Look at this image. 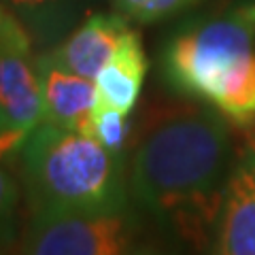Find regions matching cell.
Listing matches in <instances>:
<instances>
[{
  "label": "cell",
  "instance_id": "30bf717a",
  "mask_svg": "<svg viewBox=\"0 0 255 255\" xmlns=\"http://www.w3.org/2000/svg\"><path fill=\"white\" fill-rule=\"evenodd\" d=\"M28 28L36 43H55L81 17L85 0H0Z\"/></svg>",
  "mask_w": 255,
  "mask_h": 255
},
{
  "label": "cell",
  "instance_id": "ba28073f",
  "mask_svg": "<svg viewBox=\"0 0 255 255\" xmlns=\"http://www.w3.org/2000/svg\"><path fill=\"white\" fill-rule=\"evenodd\" d=\"M130 30L132 28L128 26L124 15L96 13L90 15L75 32H70L66 41L53 47L49 53L64 68L94 81Z\"/></svg>",
  "mask_w": 255,
  "mask_h": 255
},
{
  "label": "cell",
  "instance_id": "8fae6325",
  "mask_svg": "<svg viewBox=\"0 0 255 255\" xmlns=\"http://www.w3.org/2000/svg\"><path fill=\"white\" fill-rule=\"evenodd\" d=\"M130 113L115 109H94L81 128V134L98 140L102 147L115 151V153L124 151L128 138H130Z\"/></svg>",
  "mask_w": 255,
  "mask_h": 255
},
{
  "label": "cell",
  "instance_id": "7a4b0ae2",
  "mask_svg": "<svg viewBox=\"0 0 255 255\" xmlns=\"http://www.w3.org/2000/svg\"><path fill=\"white\" fill-rule=\"evenodd\" d=\"M255 6L174 34L162 75L174 92L206 100L238 126L255 122Z\"/></svg>",
  "mask_w": 255,
  "mask_h": 255
},
{
  "label": "cell",
  "instance_id": "6da1fadb",
  "mask_svg": "<svg viewBox=\"0 0 255 255\" xmlns=\"http://www.w3.org/2000/svg\"><path fill=\"white\" fill-rule=\"evenodd\" d=\"M230 157L228 122L219 111L164 107L140 130L128 187L142 209L170 223L183 238L209 243L232 170Z\"/></svg>",
  "mask_w": 255,
  "mask_h": 255
},
{
  "label": "cell",
  "instance_id": "3957f363",
  "mask_svg": "<svg viewBox=\"0 0 255 255\" xmlns=\"http://www.w3.org/2000/svg\"><path fill=\"white\" fill-rule=\"evenodd\" d=\"M19 157L32 215L126 209L130 187L124 155L81 132L41 122Z\"/></svg>",
  "mask_w": 255,
  "mask_h": 255
},
{
  "label": "cell",
  "instance_id": "277c9868",
  "mask_svg": "<svg viewBox=\"0 0 255 255\" xmlns=\"http://www.w3.org/2000/svg\"><path fill=\"white\" fill-rule=\"evenodd\" d=\"M138 243V228L122 211H62L32 215L19 253L119 255Z\"/></svg>",
  "mask_w": 255,
  "mask_h": 255
},
{
  "label": "cell",
  "instance_id": "9c48e42d",
  "mask_svg": "<svg viewBox=\"0 0 255 255\" xmlns=\"http://www.w3.org/2000/svg\"><path fill=\"white\" fill-rule=\"evenodd\" d=\"M147 68L149 64L140 34L136 30H130L113 53V58L102 66L96 77L98 100L94 109H115L132 113L142 90V81L147 77Z\"/></svg>",
  "mask_w": 255,
  "mask_h": 255
},
{
  "label": "cell",
  "instance_id": "8992f818",
  "mask_svg": "<svg viewBox=\"0 0 255 255\" xmlns=\"http://www.w3.org/2000/svg\"><path fill=\"white\" fill-rule=\"evenodd\" d=\"M213 245L223 255H255V151L230 170Z\"/></svg>",
  "mask_w": 255,
  "mask_h": 255
},
{
  "label": "cell",
  "instance_id": "52a82bcc",
  "mask_svg": "<svg viewBox=\"0 0 255 255\" xmlns=\"http://www.w3.org/2000/svg\"><path fill=\"white\" fill-rule=\"evenodd\" d=\"M36 75L41 83L43 122L81 132L98 100L96 83L64 68L49 51L36 55Z\"/></svg>",
  "mask_w": 255,
  "mask_h": 255
},
{
  "label": "cell",
  "instance_id": "5b68a950",
  "mask_svg": "<svg viewBox=\"0 0 255 255\" xmlns=\"http://www.w3.org/2000/svg\"><path fill=\"white\" fill-rule=\"evenodd\" d=\"M32 34L0 2V134L30 132L43 122L41 83Z\"/></svg>",
  "mask_w": 255,
  "mask_h": 255
},
{
  "label": "cell",
  "instance_id": "7c38bea8",
  "mask_svg": "<svg viewBox=\"0 0 255 255\" xmlns=\"http://www.w3.org/2000/svg\"><path fill=\"white\" fill-rule=\"evenodd\" d=\"M19 183L13 172L0 166V249H6L17 238V209H19Z\"/></svg>",
  "mask_w": 255,
  "mask_h": 255
},
{
  "label": "cell",
  "instance_id": "5bb4252c",
  "mask_svg": "<svg viewBox=\"0 0 255 255\" xmlns=\"http://www.w3.org/2000/svg\"><path fill=\"white\" fill-rule=\"evenodd\" d=\"M142 2H145V0H113V9H115V13L124 15L126 19H134V15H136Z\"/></svg>",
  "mask_w": 255,
  "mask_h": 255
},
{
  "label": "cell",
  "instance_id": "4fadbf2b",
  "mask_svg": "<svg viewBox=\"0 0 255 255\" xmlns=\"http://www.w3.org/2000/svg\"><path fill=\"white\" fill-rule=\"evenodd\" d=\"M28 134L30 132H26V130L0 134V162H2V159H9L15 153H19V149H21L23 142H26Z\"/></svg>",
  "mask_w": 255,
  "mask_h": 255
}]
</instances>
